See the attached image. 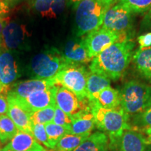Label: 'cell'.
Instances as JSON below:
<instances>
[{
	"label": "cell",
	"instance_id": "6da1fadb",
	"mask_svg": "<svg viewBox=\"0 0 151 151\" xmlns=\"http://www.w3.org/2000/svg\"><path fill=\"white\" fill-rule=\"evenodd\" d=\"M134 46L131 37L122 38L94 57L90 72L103 75L111 81L118 80L129 65Z\"/></svg>",
	"mask_w": 151,
	"mask_h": 151
},
{
	"label": "cell",
	"instance_id": "7a4b0ae2",
	"mask_svg": "<svg viewBox=\"0 0 151 151\" xmlns=\"http://www.w3.org/2000/svg\"><path fill=\"white\" fill-rule=\"evenodd\" d=\"M97 129L108 135L109 147L112 146L124 131L131 129L129 117L121 106L109 109L100 106L95 101H88Z\"/></svg>",
	"mask_w": 151,
	"mask_h": 151
},
{
	"label": "cell",
	"instance_id": "3957f363",
	"mask_svg": "<svg viewBox=\"0 0 151 151\" xmlns=\"http://www.w3.org/2000/svg\"><path fill=\"white\" fill-rule=\"evenodd\" d=\"M109 8L100 0H83L75 8L76 37H83L101 27Z\"/></svg>",
	"mask_w": 151,
	"mask_h": 151
},
{
	"label": "cell",
	"instance_id": "277c9868",
	"mask_svg": "<svg viewBox=\"0 0 151 151\" xmlns=\"http://www.w3.org/2000/svg\"><path fill=\"white\" fill-rule=\"evenodd\" d=\"M121 94V108L129 116H136L151 105V86L137 81L124 84Z\"/></svg>",
	"mask_w": 151,
	"mask_h": 151
},
{
	"label": "cell",
	"instance_id": "5b68a950",
	"mask_svg": "<svg viewBox=\"0 0 151 151\" xmlns=\"http://www.w3.org/2000/svg\"><path fill=\"white\" fill-rule=\"evenodd\" d=\"M67 65L63 52L50 48L36 55L31 60L30 68L35 78L47 79L54 78Z\"/></svg>",
	"mask_w": 151,
	"mask_h": 151
},
{
	"label": "cell",
	"instance_id": "8992f818",
	"mask_svg": "<svg viewBox=\"0 0 151 151\" xmlns=\"http://www.w3.org/2000/svg\"><path fill=\"white\" fill-rule=\"evenodd\" d=\"M90 71L84 65H69L54 78L55 86H62L74 93L81 101L88 99L87 80Z\"/></svg>",
	"mask_w": 151,
	"mask_h": 151
},
{
	"label": "cell",
	"instance_id": "52a82bcc",
	"mask_svg": "<svg viewBox=\"0 0 151 151\" xmlns=\"http://www.w3.org/2000/svg\"><path fill=\"white\" fill-rule=\"evenodd\" d=\"M133 27V14L124 6L117 3L105 13L101 27L130 37Z\"/></svg>",
	"mask_w": 151,
	"mask_h": 151
},
{
	"label": "cell",
	"instance_id": "ba28073f",
	"mask_svg": "<svg viewBox=\"0 0 151 151\" xmlns=\"http://www.w3.org/2000/svg\"><path fill=\"white\" fill-rule=\"evenodd\" d=\"M125 37H123L118 33L100 27L87 34L83 39L90 58L93 59L113 43Z\"/></svg>",
	"mask_w": 151,
	"mask_h": 151
},
{
	"label": "cell",
	"instance_id": "9c48e42d",
	"mask_svg": "<svg viewBox=\"0 0 151 151\" xmlns=\"http://www.w3.org/2000/svg\"><path fill=\"white\" fill-rule=\"evenodd\" d=\"M55 86H53L50 89L34 92L24 99H16L11 96H6L12 98L19 106L29 113L31 116L32 113L35 111L47 108L48 106H55Z\"/></svg>",
	"mask_w": 151,
	"mask_h": 151
},
{
	"label": "cell",
	"instance_id": "30bf717a",
	"mask_svg": "<svg viewBox=\"0 0 151 151\" xmlns=\"http://www.w3.org/2000/svg\"><path fill=\"white\" fill-rule=\"evenodd\" d=\"M55 101L58 108L71 117L89 107L88 100L81 101L74 93L62 86H55Z\"/></svg>",
	"mask_w": 151,
	"mask_h": 151
},
{
	"label": "cell",
	"instance_id": "8fae6325",
	"mask_svg": "<svg viewBox=\"0 0 151 151\" xmlns=\"http://www.w3.org/2000/svg\"><path fill=\"white\" fill-rule=\"evenodd\" d=\"M53 86L55 85L52 78L30 79L11 85L7 90L6 95L16 99H24L34 92L50 89Z\"/></svg>",
	"mask_w": 151,
	"mask_h": 151
},
{
	"label": "cell",
	"instance_id": "7c38bea8",
	"mask_svg": "<svg viewBox=\"0 0 151 151\" xmlns=\"http://www.w3.org/2000/svg\"><path fill=\"white\" fill-rule=\"evenodd\" d=\"M1 37L4 47L7 50L22 49L27 43V29L24 24L9 20L4 28Z\"/></svg>",
	"mask_w": 151,
	"mask_h": 151
},
{
	"label": "cell",
	"instance_id": "4fadbf2b",
	"mask_svg": "<svg viewBox=\"0 0 151 151\" xmlns=\"http://www.w3.org/2000/svg\"><path fill=\"white\" fill-rule=\"evenodd\" d=\"M20 77L18 66L10 50L4 48L0 51V85L6 93L9 87Z\"/></svg>",
	"mask_w": 151,
	"mask_h": 151
},
{
	"label": "cell",
	"instance_id": "5bb4252c",
	"mask_svg": "<svg viewBox=\"0 0 151 151\" xmlns=\"http://www.w3.org/2000/svg\"><path fill=\"white\" fill-rule=\"evenodd\" d=\"M63 55L68 65H84L92 60L88 55L83 39L77 37L67 41Z\"/></svg>",
	"mask_w": 151,
	"mask_h": 151
},
{
	"label": "cell",
	"instance_id": "9a60e30c",
	"mask_svg": "<svg viewBox=\"0 0 151 151\" xmlns=\"http://www.w3.org/2000/svg\"><path fill=\"white\" fill-rule=\"evenodd\" d=\"M146 146L143 134L131 129L124 131L111 148H116L117 151H145Z\"/></svg>",
	"mask_w": 151,
	"mask_h": 151
},
{
	"label": "cell",
	"instance_id": "2e32d148",
	"mask_svg": "<svg viewBox=\"0 0 151 151\" xmlns=\"http://www.w3.org/2000/svg\"><path fill=\"white\" fill-rule=\"evenodd\" d=\"M9 109L7 116L10 118L19 131H22L33 136V124L30 114L19 106L12 98L6 96Z\"/></svg>",
	"mask_w": 151,
	"mask_h": 151
},
{
	"label": "cell",
	"instance_id": "e0dca14e",
	"mask_svg": "<svg viewBox=\"0 0 151 151\" xmlns=\"http://www.w3.org/2000/svg\"><path fill=\"white\" fill-rule=\"evenodd\" d=\"M70 134L76 135L90 134L94 129L95 120L93 114L90 111V106L88 108L85 109L81 112L71 116Z\"/></svg>",
	"mask_w": 151,
	"mask_h": 151
},
{
	"label": "cell",
	"instance_id": "ac0fdd59",
	"mask_svg": "<svg viewBox=\"0 0 151 151\" xmlns=\"http://www.w3.org/2000/svg\"><path fill=\"white\" fill-rule=\"evenodd\" d=\"M30 5L43 18H56L65 10L66 0H31Z\"/></svg>",
	"mask_w": 151,
	"mask_h": 151
},
{
	"label": "cell",
	"instance_id": "d6986e66",
	"mask_svg": "<svg viewBox=\"0 0 151 151\" xmlns=\"http://www.w3.org/2000/svg\"><path fill=\"white\" fill-rule=\"evenodd\" d=\"M5 148L11 151H48L32 135L19 130Z\"/></svg>",
	"mask_w": 151,
	"mask_h": 151
},
{
	"label": "cell",
	"instance_id": "ffe728a7",
	"mask_svg": "<svg viewBox=\"0 0 151 151\" xmlns=\"http://www.w3.org/2000/svg\"><path fill=\"white\" fill-rule=\"evenodd\" d=\"M133 62L139 74L151 83V46L138 49L133 56Z\"/></svg>",
	"mask_w": 151,
	"mask_h": 151
},
{
	"label": "cell",
	"instance_id": "44dd1931",
	"mask_svg": "<svg viewBox=\"0 0 151 151\" xmlns=\"http://www.w3.org/2000/svg\"><path fill=\"white\" fill-rule=\"evenodd\" d=\"M109 139L102 132H94L90 134L73 151H108Z\"/></svg>",
	"mask_w": 151,
	"mask_h": 151
},
{
	"label": "cell",
	"instance_id": "7402d4cb",
	"mask_svg": "<svg viewBox=\"0 0 151 151\" xmlns=\"http://www.w3.org/2000/svg\"><path fill=\"white\" fill-rule=\"evenodd\" d=\"M111 80L103 75L90 73L87 80V95L88 101H94L101 90L110 87Z\"/></svg>",
	"mask_w": 151,
	"mask_h": 151
},
{
	"label": "cell",
	"instance_id": "603a6c76",
	"mask_svg": "<svg viewBox=\"0 0 151 151\" xmlns=\"http://www.w3.org/2000/svg\"><path fill=\"white\" fill-rule=\"evenodd\" d=\"M94 101L103 108L116 109L121 105V94L120 91L110 86L101 90Z\"/></svg>",
	"mask_w": 151,
	"mask_h": 151
},
{
	"label": "cell",
	"instance_id": "cb8c5ba5",
	"mask_svg": "<svg viewBox=\"0 0 151 151\" xmlns=\"http://www.w3.org/2000/svg\"><path fill=\"white\" fill-rule=\"evenodd\" d=\"M90 134L76 135L68 134L61 138L52 151H73Z\"/></svg>",
	"mask_w": 151,
	"mask_h": 151
},
{
	"label": "cell",
	"instance_id": "d4e9b609",
	"mask_svg": "<svg viewBox=\"0 0 151 151\" xmlns=\"http://www.w3.org/2000/svg\"><path fill=\"white\" fill-rule=\"evenodd\" d=\"M18 131L16 124L8 116H0V141L1 143L5 144L9 142Z\"/></svg>",
	"mask_w": 151,
	"mask_h": 151
},
{
	"label": "cell",
	"instance_id": "484cf974",
	"mask_svg": "<svg viewBox=\"0 0 151 151\" xmlns=\"http://www.w3.org/2000/svg\"><path fill=\"white\" fill-rule=\"evenodd\" d=\"M70 127L58 125L53 122H50V123L45 124V129H46L49 141L53 148V150L55 148L57 143L61 138L66 134H70Z\"/></svg>",
	"mask_w": 151,
	"mask_h": 151
},
{
	"label": "cell",
	"instance_id": "4316f807",
	"mask_svg": "<svg viewBox=\"0 0 151 151\" xmlns=\"http://www.w3.org/2000/svg\"><path fill=\"white\" fill-rule=\"evenodd\" d=\"M55 106H48L32 113L30 116L32 124H46L52 122L55 114Z\"/></svg>",
	"mask_w": 151,
	"mask_h": 151
},
{
	"label": "cell",
	"instance_id": "83f0119b",
	"mask_svg": "<svg viewBox=\"0 0 151 151\" xmlns=\"http://www.w3.org/2000/svg\"><path fill=\"white\" fill-rule=\"evenodd\" d=\"M118 3L129 9L132 14H143L150 9L151 0H120Z\"/></svg>",
	"mask_w": 151,
	"mask_h": 151
},
{
	"label": "cell",
	"instance_id": "f1b7e54d",
	"mask_svg": "<svg viewBox=\"0 0 151 151\" xmlns=\"http://www.w3.org/2000/svg\"><path fill=\"white\" fill-rule=\"evenodd\" d=\"M132 122L136 127L143 130L151 128V105L143 112L134 116Z\"/></svg>",
	"mask_w": 151,
	"mask_h": 151
},
{
	"label": "cell",
	"instance_id": "f546056e",
	"mask_svg": "<svg viewBox=\"0 0 151 151\" xmlns=\"http://www.w3.org/2000/svg\"><path fill=\"white\" fill-rule=\"evenodd\" d=\"M33 137L41 145H44L47 148L52 149L53 148L49 141L48 135H47L45 125L43 124H33Z\"/></svg>",
	"mask_w": 151,
	"mask_h": 151
},
{
	"label": "cell",
	"instance_id": "4dcf8cb0",
	"mask_svg": "<svg viewBox=\"0 0 151 151\" xmlns=\"http://www.w3.org/2000/svg\"><path fill=\"white\" fill-rule=\"evenodd\" d=\"M71 122H72L71 117L64 112L60 108H58L55 105V106L54 118L52 122L56 124H58V125L71 127Z\"/></svg>",
	"mask_w": 151,
	"mask_h": 151
},
{
	"label": "cell",
	"instance_id": "1f68e13d",
	"mask_svg": "<svg viewBox=\"0 0 151 151\" xmlns=\"http://www.w3.org/2000/svg\"><path fill=\"white\" fill-rule=\"evenodd\" d=\"M138 42L139 43V48H147L151 46V32L141 35L138 37Z\"/></svg>",
	"mask_w": 151,
	"mask_h": 151
},
{
	"label": "cell",
	"instance_id": "d6a6232c",
	"mask_svg": "<svg viewBox=\"0 0 151 151\" xmlns=\"http://www.w3.org/2000/svg\"><path fill=\"white\" fill-rule=\"evenodd\" d=\"M9 104L7 97L3 94H0V116L5 115L8 112Z\"/></svg>",
	"mask_w": 151,
	"mask_h": 151
},
{
	"label": "cell",
	"instance_id": "836d02e7",
	"mask_svg": "<svg viewBox=\"0 0 151 151\" xmlns=\"http://www.w3.org/2000/svg\"><path fill=\"white\" fill-rule=\"evenodd\" d=\"M141 25L143 29H151V13H146Z\"/></svg>",
	"mask_w": 151,
	"mask_h": 151
},
{
	"label": "cell",
	"instance_id": "e575fe53",
	"mask_svg": "<svg viewBox=\"0 0 151 151\" xmlns=\"http://www.w3.org/2000/svg\"><path fill=\"white\" fill-rule=\"evenodd\" d=\"M10 11V7L4 2L2 0H0V16L6 17Z\"/></svg>",
	"mask_w": 151,
	"mask_h": 151
},
{
	"label": "cell",
	"instance_id": "d590c367",
	"mask_svg": "<svg viewBox=\"0 0 151 151\" xmlns=\"http://www.w3.org/2000/svg\"><path fill=\"white\" fill-rule=\"evenodd\" d=\"M9 22V18L6 17L0 16V36H1L4 28L6 25V24Z\"/></svg>",
	"mask_w": 151,
	"mask_h": 151
},
{
	"label": "cell",
	"instance_id": "8d00e7d4",
	"mask_svg": "<svg viewBox=\"0 0 151 151\" xmlns=\"http://www.w3.org/2000/svg\"><path fill=\"white\" fill-rule=\"evenodd\" d=\"M143 131L146 135V137H145L146 145H151V128H148V129L143 130Z\"/></svg>",
	"mask_w": 151,
	"mask_h": 151
},
{
	"label": "cell",
	"instance_id": "74e56055",
	"mask_svg": "<svg viewBox=\"0 0 151 151\" xmlns=\"http://www.w3.org/2000/svg\"><path fill=\"white\" fill-rule=\"evenodd\" d=\"M83 0H66V4L69 6H73V9H75L76 7L80 4Z\"/></svg>",
	"mask_w": 151,
	"mask_h": 151
},
{
	"label": "cell",
	"instance_id": "f35d334b",
	"mask_svg": "<svg viewBox=\"0 0 151 151\" xmlns=\"http://www.w3.org/2000/svg\"><path fill=\"white\" fill-rule=\"evenodd\" d=\"M100 1H101L104 4H105L106 5L111 7L113 5L116 4L117 3H118L120 0H100Z\"/></svg>",
	"mask_w": 151,
	"mask_h": 151
},
{
	"label": "cell",
	"instance_id": "ab89813d",
	"mask_svg": "<svg viewBox=\"0 0 151 151\" xmlns=\"http://www.w3.org/2000/svg\"><path fill=\"white\" fill-rule=\"evenodd\" d=\"M4 2H5L6 4L7 5L9 6V7L11 6H14V5H16V4H18L20 2V1H22V0H2Z\"/></svg>",
	"mask_w": 151,
	"mask_h": 151
},
{
	"label": "cell",
	"instance_id": "60d3db41",
	"mask_svg": "<svg viewBox=\"0 0 151 151\" xmlns=\"http://www.w3.org/2000/svg\"><path fill=\"white\" fill-rule=\"evenodd\" d=\"M4 48V47L2 37H1V36H0V51H1Z\"/></svg>",
	"mask_w": 151,
	"mask_h": 151
},
{
	"label": "cell",
	"instance_id": "b9f144b4",
	"mask_svg": "<svg viewBox=\"0 0 151 151\" xmlns=\"http://www.w3.org/2000/svg\"><path fill=\"white\" fill-rule=\"evenodd\" d=\"M3 92H5V89L3 86H1V85H0V94L3 93Z\"/></svg>",
	"mask_w": 151,
	"mask_h": 151
},
{
	"label": "cell",
	"instance_id": "7bdbcfd3",
	"mask_svg": "<svg viewBox=\"0 0 151 151\" xmlns=\"http://www.w3.org/2000/svg\"><path fill=\"white\" fill-rule=\"evenodd\" d=\"M0 151H11V150H9V149H8V148H5V147H4V148L1 149V150Z\"/></svg>",
	"mask_w": 151,
	"mask_h": 151
},
{
	"label": "cell",
	"instance_id": "ee69618b",
	"mask_svg": "<svg viewBox=\"0 0 151 151\" xmlns=\"http://www.w3.org/2000/svg\"><path fill=\"white\" fill-rule=\"evenodd\" d=\"M147 12H149V13H151V6H150V9H149V10L147 11Z\"/></svg>",
	"mask_w": 151,
	"mask_h": 151
},
{
	"label": "cell",
	"instance_id": "f6af8a7d",
	"mask_svg": "<svg viewBox=\"0 0 151 151\" xmlns=\"http://www.w3.org/2000/svg\"><path fill=\"white\" fill-rule=\"evenodd\" d=\"M0 150H1V142H0Z\"/></svg>",
	"mask_w": 151,
	"mask_h": 151
}]
</instances>
